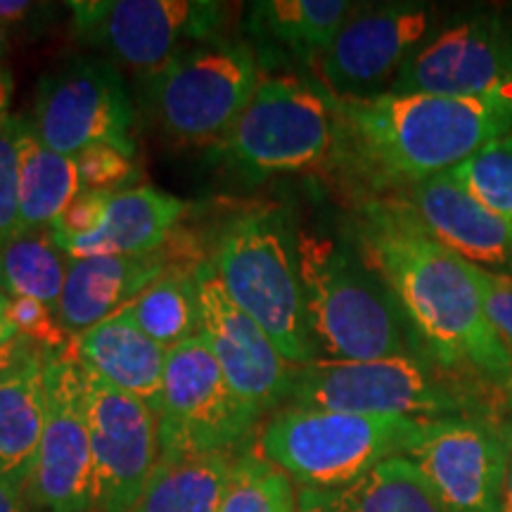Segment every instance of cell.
Returning <instances> with one entry per match:
<instances>
[{"label": "cell", "instance_id": "6da1fadb", "mask_svg": "<svg viewBox=\"0 0 512 512\" xmlns=\"http://www.w3.org/2000/svg\"><path fill=\"white\" fill-rule=\"evenodd\" d=\"M358 247L392 290L422 354L512 403V354L484 311L472 264L432 238L399 202H370Z\"/></svg>", "mask_w": 512, "mask_h": 512}, {"label": "cell", "instance_id": "7a4b0ae2", "mask_svg": "<svg viewBox=\"0 0 512 512\" xmlns=\"http://www.w3.org/2000/svg\"><path fill=\"white\" fill-rule=\"evenodd\" d=\"M335 159L373 188H411L512 133V91L482 98L382 93L337 100Z\"/></svg>", "mask_w": 512, "mask_h": 512}, {"label": "cell", "instance_id": "3957f363", "mask_svg": "<svg viewBox=\"0 0 512 512\" xmlns=\"http://www.w3.org/2000/svg\"><path fill=\"white\" fill-rule=\"evenodd\" d=\"M299 268L316 361L415 354L411 349L418 337L411 323L361 247L337 235L304 230L299 233Z\"/></svg>", "mask_w": 512, "mask_h": 512}, {"label": "cell", "instance_id": "277c9868", "mask_svg": "<svg viewBox=\"0 0 512 512\" xmlns=\"http://www.w3.org/2000/svg\"><path fill=\"white\" fill-rule=\"evenodd\" d=\"M214 264L230 299L268 332L294 368L316 361L299 268V233L290 211L259 204L223 226Z\"/></svg>", "mask_w": 512, "mask_h": 512}, {"label": "cell", "instance_id": "5b68a950", "mask_svg": "<svg viewBox=\"0 0 512 512\" xmlns=\"http://www.w3.org/2000/svg\"><path fill=\"white\" fill-rule=\"evenodd\" d=\"M482 389L430 356L401 354L375 361H313L294 370L290 403L323 411L406 415V418H453L484 415Z\"/></svg>", "mask_w": 512, "mask_h": 512}, {"label": "cell", "instance_id": "8992f818", "mask_svg": "<svg viewBox=\"0 0 512 512\" xmlns=\"http://www.w3.org/2000/svg\"><path fill=\"white\" fill-rule=\"evenodd\" d=\"M425 420L287 406L261 425L256 446L302 489H335L403 456Z\"/></svg>", "mask_w": 512, "mask_h": 512}, {"label": "cell", "instance_id": "52a82bcc", "mask_svg": "<svg viewBox=\"0 0 512 512\" xmlns=\"http://www.w3.org/2000/svg\"><path fill=\"white\" fill-rule=\"evenodd\" d=\"M337 124V98L318 81L264 76L216 152L249 181L306 171L335 157Z\"/></svg>", "mask_w": 512, "mask_h": 512}, {"label": "cell", "instance_id": "ba28073f", "mask_svg": "<svg viewBox=\"0 0 512 512\" xmlns=\"http://www.w3.org/2000/svg\"><path fill=\"white\" fill-rule=\"evenodd\" d=\"M264 79L259 57L240 38L192 43L147 74V105L169 138L219 145Z\"/></svg>", "mask_w": 512, "mask_h": 512}, {"label": "cell", "instance_id": "9c48e42d", "mask_svg": "<svg viewBox=\"0 0 512 512\" xmlns=\"http://www.w3.org/2000/svg\"><path fill=\"white\" fill-rule=\"evenodd\" d=\"M159 458L238 453L252 446L259 418L223 375L202 337L169 349L159 413Z\"/></svg>", "mask_w": 512, "mask_h": 512}, {"label": "cell", "instance_id": "30bf717a", "mask_svg": "<svg viewBox=\"0 0 512 512\" xmlns=\"http://www.w3.org/2000/svg\"><path fill=\"white\" fill-rule=\"evenodd\" d=\"M31 126L50 150L76 157L91 145H112L136 159V112L114 62L74 55L38 79Z\"/></svg>", "mask_w": 512, "mask_h": 512}, {"label": "cell", "instance_id": "8fae6325", "mask_svg": "<svg viewBox=\"0 0 512 512\" xmlns=\"http://www.w3.org/2000/svg\"><path fill=\"white\" fill-rule=\"evenodd\" d=\"M79 41L136 72H155L178 50L221 38L228 5L216 0H72Z\"/></svg>", "mask_w": 512, "mask_h": 512}, {"label": "cell", "instance_id": "7c38bea8", "mask_svg": "<svg viewBox=\"0 0 512 512\" xmlns=\"http://www.w3.org/2000/svg\"><path fill=\"white\" fill-rule=\"evenodd\" d=\"M43 370L46 427L22 505L27 512H93V448L74 351H43Z\"/></svg>", "mask_w": 512, "mask_h": 512}, {"label": "cell", "instance_id": "4fadbf2b", "mask_svg": "<svg viewBox=\"0 0 512 512\" xmlns=\"http://www.w3.org/2000/svg\"><path fill=\"white\" fill-rule=\"evenodd\" d=\"M76 363L93 448V512H131L159 460L157 415L79 358Z\"/></svg>", "mask_w": 512, "mask_h": 512}, {"label": "cell", "instance_id": "5bb4252c", "mask_svg": "<svg viewBox=\"0 0 512 512\" xmlns=\"http://www.w3.org/2000/svg\"><path fill=\"white\" fill-rule=\"evenodd\" d=\"M434 12L422 3H387L354 10L335 41L313 60L318 83L337 100L387 93L403 64L432 36Z\"/></svg>", "mask_w": 512, "mask_h": 512}, {"label": "cell", "instance_id": "9a60e30c", "mask_svg": "<svg viewBox=\"0 0 512 512\" xmlns=\"http://www.w3.org/2000/svg\"><path fill=\"white\" fill-rule=\"evenodd\" d=\"M200 287V337L235 396L264 420L290 401L294 368L268 332L230 299L211 259L197 266Z\"/></svg>", "mask_w": 512, "mask_h": 512}, {"label": "cell", "instance_id": "2e32d148", "mask_svg": "<svg viewBox=\"0 0 512 512\" xmlns=\"http://www.w3.org/2000/svg\"><path fill=\"white\" fill-rule=\"evenodd\" d=\"M453 512H501L510 453L503 434L479 415L425 420L403 453Z\"/></svg>", "mask_w": 512, "mask_h": 512}, {"label": "cell", "instance_id": "e0dca14e", "mask_svg": "<svg viewBox=\"0 0 512 512\" xmlns=\"http://www.w3.org/2000/svg\"><path fill=\"white\" fill-rule=\"evenodd\" d=\"M512 91V36L494 15L432 34L403 64L389 93L482 98Z\"/></svg>", "mask_w": 512, "mask_h": 512}, {"label": "cell", "instance_id": "ac0fdd59", "mask_svg": "<svg viewBox=\"0 0 512 512\" xmlns=\"http://www.w3.org/2000/svg\"><path fill=\"white\" fill-rule=\"evenodd\" d=\"M453 254L484 271H512V226L472 200L451 174H437L401 190L396 200Z\"/></svg>", "mask_w": 512, "mask_h": 512}, {"label": "cell", "instance_id": "d6986e66", "mask_svg": "<svg viewBox=\"0 0 512 512\" xmlns=\"http://www.w3.org/2000/svg\"><path fill=\"white\" fill-rule=\"evenodd\" d=\"M171 249L140 256H86L69 259L57 318L69 337H79L105 318L124 311L164 268Z\"/></svg>", "mask_w": 512, "mask_h": 512}, {"label": "cell", "instance_id": "ffe728a7", "mask_svg": "<svg viewBox=\"0 0 512 512\" xmlns=\"http://www.w3.org/2000/svg\"><path fill=\"white\" fill-rule=\"evenodd\" d=\"M74 356L95 373L136 396L152 413H162L169 349L138 328L126 309L74 337Z\"/></svg>", "mask_w": 512, "mask_h": 512}, {"label": "cell", "instance_id": "44dd1931", "mask_svg": "<svg viewBox=\"0 0 512 512\" xmlns=\"http://www.w3.org/2000/svg\"><path fill=\"white\" fill-rule=\"evenodd\" d=\"M354 10L347 0H259L249 5L242 31L261 69L287 57L313 64Z\"/></svg>", "mask_w": 512, "mask_h": 512}, {"label": "cell", "instance_id": "7402d4cb", "mask_svg": "<svg viewBox=\"0 0 512 512\" xmlns=\"http://www.w3.org/2000/svg\"><path fill=\"white\" fill-rule=\"evenodd\" d=\"M185 209L183 200L152 185L114 192L100 228L81 240L64 242L60 249L69 259L152 254L169 242Z\"/></svg>", "mask_w": 512, "mask_h": 512}, {"label": "cell", "instance_id": "603a6c76", "mask_svg": "<svg viewBox=\"0 0 512 512\" xmlns=\"http://www.w3.org/2000/svg\"><path fill=\"white\" fill-rule=\"evenodd\" d=\"M46 427L43 351L0 373V484L22 503Z\"/></svg>", "mask_w": 512, "mask_h": 512}, {"label": "cell", "instance_id": "cb8c5ba5", "mask_svg": "<svg viewBox=\"0 0 512 512\" xmlns=\"http://www.w3.org/2000/svg\"><path fill=\"white\" fill-rule=\"evenodd\" d=\"M299 512H453L406 456L335 489H299Z\"/></svg>", "mask_w": 512, "mask_h": 512}, {"label": "cell", "instance_id": "d4e9b609", "mask_svg": "<svg viewBox=\"0 0 512 512\" xmlns=\"http://www.w3.org/2000/svg\"><path fill=\"white\" fill-rule=\"evenodd\" d=\"M19 233L53 226L62 209L81 192L76 157L50 150L22 117L19 126Z\"/></svg>", "mask_w": 512, "mask_h": 512}, {"label": "cell", "instance_id": "484cf974", "mask_svg": "<svg viewBox=\"0 0 512 512\" xmlns=\"http://www.w3.org/2000/svg\"><path fill=\"white\" fill-rule=\"evenodd\" d=\"M238 453L159 458L131 512H219Z\"/></svg>", "mask_w": 512, "mask_h": 512}, {"label": "cell", "instance_id": "4316f807", "mask_svg": "<svg viewBox=\"0 0 512 512\" xmlns=\"http://www.w3.org/2000/svg\"><path fill=\"white\" fill-rule=\"evenodd\" d=\"M202 261H171L143 292L126 306L138 328L166 349L200 337V287L197 266Z\"/></svg>", "mask_w": 512, "mask_h": 512}, {"label": "cell", "instance_id": "83f0119b", "mask_svg": "<svg viewBox=\"0 0 512 512\" xmlns=\"http://www.w3.org/2000/svg\"><path fill=\"white\" fill-rule=\"evenodd\" d=\"M67 268L69 256L57 247L53 226L22 230L0 249V290L57 311Z\"/></svg>", "mask_w": 512, "mask_h": 512}, {"label": "cell", "instance_id": "f1b7e54d", "mask_svg": "<svg viewBox=\"0 0 512 512\" xmlns=\"http://www.w3.org/2000/svg\"><path fill=\"white\" fill-rule=\"evenodd\" d=\"M219 512H299V494L254 441L233 460Z\"/></svg>", "mask_w": 512, "mask_h": 512}, {"label": "cell", "instance_id": "f546056e", "mask_svg": "<svg viewBox=\"0 0 512 512\" xmlns=\"http://www.w3.org/2000/svg\"><path fill=\"white\" fill-rule=\"evenodd\" d=\"M448 174L472 200L512 226V133L491 140Z\"/></svg>", "mask_w": 512, "mask_h": 512}, {"label": "cell", "instance_id": "4dcf8cb0", "mask_svg": "<svg viewBox=\"0 0 512 512\" xmlns=\"http://www.w3.org/2000/svg\"><path fill=\"white\" fill-rule=\"evenodd\" d=\"M81 190L121 192L131 190L140 181L136 159L119 152L112 145H91L76 155Z\"/></svg>", "mask_w": 512, "mask_h": 512}, {"label": "cell", "instance_id": "1f68e13d", "mask_svg": "<svg viewBox=\"0 0 512 512\" xmlns=\"http://www.w3.org/2000/svg\"><path fill=\"white\" fill-rule=\"evenodd\" d=\"M19 126L22 114L0 124V249L19 233Z\"/></svg>", "mask_w": 512, "mask_h": 512}, {"label": "cell", "instance_id": "d6a6232c", "mask_svg": "<svg viewBox=\"0 0 512 512\" xmlns=\"http://www.w3.org/2000/svg\"><path fill=\"white\" fill-rule=\"evenodd\" d=\"M10 320L41 351L72 349L74 339L64 332L57 311L27 297H10Z\"/></svg>", "mask_w": 512, "mask_h": 512}, {"label": "cell", "instance_id": "836d02e7", "mask_svg": "<svg viewBox=\"0 0 512 512\" xmlns=\"http://www.w3.org/2000/svg\"><path fill=\"white\" fill-rule=\"evenodd\" d=\"M114 192L105 190H81L67 207L62 209V214L57 216L53 223V235L57 247L64 242L81 240L86 235L95 233L100 228L102 219H105V211L110 207V200Z\"/></svg>", "mask_w": 512, "mask_h": 512}, {"label": "cell", "instance_id": "e575fe53", "mask_svg": "<svg viewBox=\"0 0 512 512\" xmlns=\"http://www.w3.org/2000/svg\"><path fill=\"white\" fill-rule=\"evenodd\" d=\"M472 275L482 292L486 318L512 354V278L505 273L484 271L475 264H472Z\"/></svg>", "mask_w": 512, "mask_h": 512}, {"label": "cell", "instance_id": "d590c367", "mask_svg": "<svg viewBox=\"0 0 512 512\" xmlns=\"http://www.w3.org/2000/svg\"><path fill=\"white\" fill-rule=\"evenodd\" d=\"M8 309L10 297L0 290V373L17 366L22 358H27L31 351L38 349L17 330V325L10 320Z\"/></svg>", "mask_w": 512, "mask_h": 512}, {"label": "cell", "instance_id": "8d00e7d4", "mask_svg": "<svg viewBox=\"0 0 512 512\" xmlns=\"http://www.w3.org/2000/svg\"><path fill=\"white\" fill-rule=\"evenodd\" d=\"M50 5L46 3H29V0H0V24L5 29L27 27L36 17L50 15Z\"/></svg>", "mask_w": 512, "mask_h": 512}, {"label": "cell", "instance_id": "74e56055", "mask_svg": "<svg viewBox=\"0 0 512 512\" xmlns=\"http://www.w3.org/2000/svg\"><path fill=\"white\" fill-rule=\"evenodd\" d=\"M15 93V81L5 67H0V124L10 117V102Z\"/></svg>", "mask_w": 512, "mask_h": 512}, {"label": "cell", "instance_id": "f35d334b", "mask_svg": "<svg viewBox=\"0 0 512 512\" xmlns=\"http://www.w3.org/2000/svg\"><path fill=\"white\" fill-rule=\"evenodd\" d=\"M0 512H27L24 505L19 503L3 484H0Z\"/></svg>", "mask_w": 512, "mask_h": 512}, {"label": "cell", "instance_id": "ab89813d", "mask_svg": "<svg viewBox=\"0 0 512 512\" xmlns=\"http://www.w3.org/2000/svg\"><path fill=\"white\" fill-rule=\"evenodd\" d=\"M501 512H512V460L508 467V477H505V486H503V508Z\"/></svg>", "mask_w": 512, "mask_h": 512}, {"label": "cell", "instance_id": "60d3db41", "mask_svg": "<svg viewBox=\"0 0 512 512\" xmlns=\"http://www.w3.org/2000/svg\"><path fill=\"white\" fill-rule=\"evenodd\" d=\"M8 29L3 27V24H0V67H3V57H5V53H8Z\"/></svg>", "mask_w": 512, "mask_h": 512}, {"label": "cell", "instance_id": "b9f144b4", "mask_svg": "<svg viewBox=\"0 0 512 512\" xmlns=\"http://www.w3.org/2000/svg\"><path fill=\"white\" fill-rule=\"evenodd\" d=\"M498 430H501V434H503V441H505V446H508V453H510V460H512V420L508 422V425L498 427Z\"/></svg>", "mask_w": 512, "mask_h": 512}]
</instances>
